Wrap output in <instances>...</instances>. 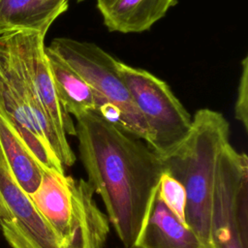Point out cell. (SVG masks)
<instances>
[{"label": "cell", "mask_w": 248, "mask_h": 248, "mask_svg": "<svg viewBox=\"0 0 248 248\" xmlns=\"http://www.w3.org/2000/svg\"><path fill=\"white\" fill-rule=\"evenodd\" d=\"M75 118L87 181L102 198L108 222L123 247H134L164 172L162 160L146 143L95 110Z\"/></svg>", "instance_id": "obj_1"}, {"label": "cell", "mask_w": 248, "mask_h": 248, "mask_svg": "<svg viewBox=\"0 0 248 248\" xmlns=\"http://www.w3.org/2000/svg\"><path fill=\"white\" fill-rule=\"evenodd\" d=\"M229 142L230 125L224 115L202 108L192 118L186 137L171 151L160 157L164 171L185 190L186 225L211 247L212 191L220 156Z\"/></svg>", "instance_id": "obj_2"}, {"label": "cell", "mask_w": 248, "mask_h": 248, "mask_svg": "<svg viewBox=\"0 0 248 248\" xmlns=\"http://www.w3.org/2000/svg\"><path fill=\"white\" fill-rule=\"evenodd\" d=\"M30 197L62 243L71 248H105L109 222L87 180L44 170Z\"/></svg>", "instance_id": "obj_3"}, {"label": "cell", "mask_w": 248, "mask_h": 248, "mask_svg": "<svg viewBox=\"0 0 248 248\" xmlns=\"http://www.w3.org/2000/svg\"><path fill=\"white\" fill-rule=\"evenodd\" d=\"M0 114L44 170L65 173L76 162L63 139L25 84L0 35Z\"/></svg>", "instance_id": "obj_4"}, {"label": "cell", "mask_w": 248, "mask_h": 248, "mask_svg": "<svg viewBox=\"0 0 248 248\" xmlns=\"http://www.w3.org/2000/svg\"><path fill=\"white\" fill-rule=\"evenodd\" d=\"M47 47L71 66L93 90L95 111L150 146V130L117 70V59L93 43L72 38H55Z\"/></svg>", "instance_id": "obj_5"}, {"label": "cell", "mask_w": 248, "mask_h": 248, "mask_svg": "<svg viewBox=\"0 0 248 248\" xmlns=\"http://www.w3.org/2000/svg\"><path fill=\"white\" fill-rule=\"evenodd\" d=\"M213 248H248V158L229 142L220 156L212 191Z\"/></svg>", "instance_id": "obj_6"}, {"label": "cell", "mask_w": 248, "mask_h": 248, "mask_svg": "<svg viewBox=\"0 0 248 248\" xmlns=\"http://www.w3.org/2000/svg\"><path fill=\"white\" fill-rule=\"evenodd\" d=\"M117 70L150 130L149 147L159 157L166 155L188 134L191 115L164 80L119 60Z\"/></svg>", "instance_id": "obj_7"}, {"label": "cell", "mask_w": 248, "mask_h": 248, "mask_svg": "<svg viewBox=\"0 0 248 248\" xmlns=\"http://www.w3.org/2000/svg\"><path fill=\"white\" fill-rule=\"evenodd\" d=\"M19 76L38 100L58 134L76 136V126L55 91L46 55V35L37 31L17 30L1 35Z\"/></svg>", "instance_id": "obj_8"}, {"label": "cell", "mask_w": 248, "mask_h": 248, "mask_svg": "<svg viewBox=\"0 0 248 248\" xmlns=\"http://www.w3.org/2000/svg\"><path fill=\"white\" fill-rule=\"evenodd\" d=\"M0 229L11 248H71L56 236L13 176L0 146Z\"/></svg>", "instance_id": "obj_9"}, {"label": "cell", "mask_w": 248, "mask_h": 248, "mask_svg": "<svg viewBox=\"0 0 248 248\" xmlns=\"http://www.w3.org/2000/svg\"><path fill=\"white\" fill-rule=\"evenodd\" d=\"M135 247L212 248L164 204L157 192L146 223Z\"/></svg>", "instance_id": "obj_10"}, {"label": "cell", "mask_w": 248, "mask_h": 248, "mask_svg": "<svg viewBox=\"0 0 248 248\" xmlns=\"http://www.w3.org/2000/svg\"><path fill=\"white\" fill-rule=\"evenodd\" d=\"M177 0H96L109 31L140 33L150 29Z\"/></svg>", "instance_id": "obj_11"}, {"label": "cell", "mask_w": 248, "mask_h": 248, "mask_svg": "<svg viewBox=\"0 0 248 248\" xmlns=\"http://www.w3.org/2000/svg\"><path fill=\"white\" fill-rule=\"evenodd\" d=\"M69 0H0V30L46 34L52 22L68 8Z\"/></svg>", "instance_id": "obj_12"}, {"label": "cell", "mask_w": 248, "mask_h": 248, "mask_svg": "<svg viewBox=\"0 0 248 248\" xmlns=\"http://www.w3.org/2000/svg\"><path fill=\"white\" fill-rule=\"evenodd\" d=\"M46 55L63 109L74 117L88 110H96L95 95L86 81L47 46Z\"/></svg>", "instance_id": "obj_13"}, {"label": "cell", "mask_w": 248, "mask_h": 248, "mask_svg": "<svg viewBox=\"0 0 248 248\" xmlns=\"http://www.w3.org/2000/svg\"><path fill=\"white\" fill-rule=\"evenodd\" d=\"M0 146L16 181L29 196L40 185L44 169L0 114Z\"/></svg>", "instance_id": "obj_14"}, {"label": "cell", "mask_w": 248, "mask_h": 248, "mask_svg": "<svg viewBox=\"0 0 248 248\" xmlns=\"http://www.w3.org/2000/svg\"><path fill=\"white\" fill-rule=\"evenodd\" d=\"M157 195L164 204L183 223H185V207L186 194L183 186L170 174L164 171L159 186ZM186 224V223H185Z\"/></svg>", "instance_id": "obj_15"}, {"label": "cell", "mask_w": 248, "mask_h": 248, "mask_svg": "<svg viewBox=\"0 0 248 248\" xmlns=\"http://www.w3.org/2000/svg\"><path fill=\"white\" fill-rule=\"evenodd\" d=\"M242 71L238 82L237 96L234 105V117L247 131L248 129V57L241 62Z\"/></svg>", "instance_id": "obj_16"}, {"label": "cell", "mask_w": 248, "mask_h": 248, "mask_svg": "<svg viewBox=\"0 0 248 248\" xmlns=\"http://www.w3.org/2000/svg\"><path fill=\"white\" fill-rule=\"evenodd\" d=\"M2 34H3V33H2V31L0 30V35H2Z\"/></svg>", "instance_id": "obj_17"}, {"label": "cell", "mask_w": 248, "mask_h": 248, "mask_svg": "<svg viewBox=\"0 0 248 248\" xmlns=\"http://www.w3.org/2000/svg\"><path fill=\"white\" fill-rule=\"evenodd\" d=\"M123 248H125V247H123ZM130 248H137V247H135V246H134V247H130Z\"/></svg>", "instance_id": "obj_18"}]
</instances>
